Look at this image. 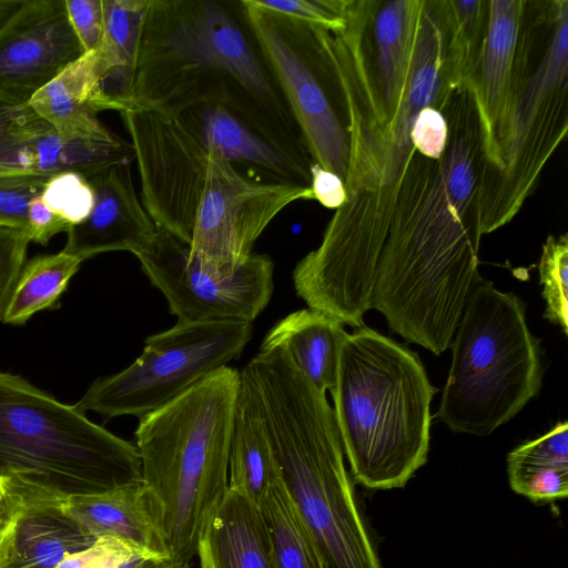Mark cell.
<instances>
[{
	"label": "cell",
	"mask_w": 568,
	"mask_h": 568,
	"mask_svg": "<svg viewBox=\"0 0 568 568\" xmlns=\"http://www.w3.org/2000/svg\"><path fill=\"white\" fill-rule=\"evenodd\" d=\"M442 156L415 148L396 180L371 307L406 342L439 355L450 347L478 273L483 236L478 178L483 126L469 103L449 105Z\"/></svg>",
	"instance_id": "cell-1"
},
{
	"label": "cell",
	"mask_w": 568,
	"mask_h": 568,
	"mask_svg": "<svg viewBox=\"0 0 568 568\" xmlns=\"http://www.w3.org/2000/svg\"><path fill=\"white\" fill-rule=\"evenodd\" d=\"M235 6L213 0H150L132 106L180 115L195 105L221 104L283 148L310 158L240 1Z\"/></svg>",
	"instance_id": "cell-2"
},
{
	"label": "cell",
	"mask_w": 568,
	"mask_h": 568,
	"mask_svg": "<svg viewBox=\"0 0 568 568\" xmlns=\"http://www.w3.org/2000/svg\"><path fill=\"white\" fill-rule=\"evenodd\" d=\"M240 374L256 396L281 479L326 568H382L326 395L280 348L260 351Z\"/></svg>",
	"instance_id": "cell-3"
},
{
	"label": "cell",
	"mask_w": 568,
	"mask_h": 568,
	"mask_svg": "<svg viewBox=\"0 0 568 568\" xmlns=\"http://www.w3.org/2000/svg\"><path fill=\"white\" fill-rule=\"evenodd\" d=\"M568 132V1L526 0L505 106L483 142L481 234L520 211Z\"/></svg>",
	"instance_id": "cell-4"
},
{
	"label": "cell",
	"mask_w": 568,
	"mask_h": 568,
	"mask_svg": "<svg viewBox=\"0 0 568 568\" xmlns=\"http://www.w3.org/2000/svg\"><path fill=\"white\" fill-rule=\"evenodd\" d=\"M437 390L406 346L365 325L347 333L329 393L356 484L403 488L426 464Z\"/></svg>",
	"instance_id": "cell-5"
},
{
	"label": "cell",
	"mask_w": 568,
	"mask_h": 568,
	"mask_svg": "<svg viewBox=\"0 0 568 568\" xmlns=\"http://www.w3.org/2000/svg\"><path fill=\"white\" fill-rule=\"evenodd\" d=\"M345 202L327 223L321 244L293 271L297 295L310 308L361 327L372 308L376 265L385 243L396 180L413 144L396 141L379 111L353 108Z\"/></svg>",
	"instance_id": "cell-6"
},
{
	"label": "cell",
	"mask_w": 568,
	"mask_h": 568,
	"mask_svg": "<svg viewBox=\"0 0 568 568\" xmlns=\"http://www.w3.org/2000/svg\"><path fill=\"white\" fill-rule=\"evenodd\" d=\"M241 390L224 366L140 418L142 481L156 499L172 559L191 562L211 513L229 489V458Z\"/></svg>",
	"instance_id": "cell-7"
},
{
	"label": "cell",
	"mask_w": 568,
	"mask_h": 568,
	"mask_svg": "<svg viewBox=\"0 0 568 568\" xmlns=\"http://www.w3.org/2000/svg\"><path fill=\"white\" fill-rule=\"evenodd\" d=\"M0 476L23 499H67L142 480L134 444L1 371Z\"/></svg>",
	"instance_id": "cell-8"
},
{
	"label": "cell",
	"mask_w": 568,
	"mask_h": 568,
	"mask_svg": "<svg viewBox=\"0 0 568 568\" xmlns=\"http://www.w3.org/2000/svg\"><path fill=\"white\" fill-rule=\"evenodd\" d=\"M436 417L453 432L486 436L515 417L542 385L540 341L526 306L479 274L455 331Z\"/></svg>",
	"instance_id": "cell-9"
},
{
	"label": "cell",
	"mask_w": 568,
	"mask_h": 568,
	"mask_svg": "<svg viewBox=\"0 0 568 568\" xmlns=\"http://www.w3.org/2000/svg\"><path fill=\"white\" fill-rule=\"evenodd\" d=\"M256 45L280 88L312 160L344 182L349 153L332 33L241 0Z\"/></svg>",
	"instance_id": "cell-10"
},
{
	"label": "cell",
	"mask_w": 568,
	"mask_h": 568,
	"mask_svg": "<svg viewBox=\"0 0 568 568\" xmlns=\"http://www.w3.org/2000/svg\"><path fill=\"white\" fill-rule=\"evenodd\" d=\"M252 329L244 322H178L146 337L130 366L94 381L74 406L105 419L125 415L140 419L237 359Z\"/></svg>",
	"instance_id": "cell-11"
},
{
	"label": "cell",
	"mask_w": 568,
	"mask_h": 568,
	"mask_svg": "<svg viewBox=\"0 0 568 568\" xmlns=\"http://www.w3.org/2000/svg\"><path fill=\"white\" fill-rule=\"evenodd\" d=\"M135 256L179 323L253 324L273 293L274 264L267 255L252 253L233 272L221 273L202 264L189 243L158 229Z\"/></svg>",
	"instance_id": "cell-12"
},
{
	"label": "cell",
	"mask_w": 568,
	"mask_h": 568,
	"mask_svg": "<svg viewBox=\"0 0 568 568\" xmlns=\"http://www.w3.org/2000/svg\"><path fill=\"white\" fill-rule=\"evenodd\" d=\"M131 136L141 203L158 229L191 243L209 153L179 115L132 106L120 113Z\"/></svg>",
	"instance_id": "cell-13"
},
{
	"label": "cell",
	"mask_w": 568,
	"mask_h": 568,
	"mask_svg": "<svg viewBox=\"0 0 568 568\" xmlns=\"http://www.w3.org/2000/svg\"><path fill=\"white\" fill-rule=\"evenodd\" d=\"M190 243L201 263L221 273L233 272L252 254L258 236L287 205L312 200L311 187L255 181L214 152Z\"/></svg>",
	"instance_id": "cell-14"
},
{
	"label": "cell",
	"mask_w": 568,
	"mask_h": 568,
	"mask_svg": "<svg viewBox=\"0 0 568 568\" xmlns=\"http://www.w3.org/2000/svg\"><path fill=\"white\" fill-rule=\"evenodd\" d=\"M84 53L65 0H24L0 30V101L27 105Z\"/></svg>",
	"instance_id": "cell-15"
},
{
	"label": "cell",
	"mask_w": 568,
	"mask_h": 568,
	"mask_svg": "<svg viewBox=\"0 0 568 568\" xmlns=\"http://www.w3.org/2000/svg\"><path fill=\"white\" fill-rule=\"evenodd\" d=\"M133 160V145L116 134L63 139L28 104L0 101V175L72 171L88 179Z\"/></svg>",
	"instance_id": "cell-16"
},
{
	"label": "cell",
	"mask_w": 568,
	"mask_h": 568,
	"mask_svg": "<svg viewBox=\"0 0 568 568\" xmlns=\"http://www.w3.org/2000/svg\"><path fill=\"white\" fill-rule=\"evenodd\" d=\"M88 181L94 193L93 209L67 231L62 252L81 261L112 251L142 252L158 227L136 195L130 164L110 166Z\"/></svg>",
	"instance_id": "cell-17"
},
{
	"label": "cell",
	"mask_w": 568,
	"mask_h": 568,
	"mask_svg": "<svg viewBox=\"0 0 568 568\" xmlns=\"http://www.w3.org/2000/svg\"><path fill=\"white\" fill-rule=\"evenodd\" d=\"M207 152L243 164L271 182L310 187L312 160L283 148L221 104H200L180 115Z\"/></svg>",
	"instance_id": "cell-18"
},
{
	"label": "cell",
	"mask_w": 568,
	"mask_h": 568,
	"mask_svg": "<svg viewBox=\"0 0 568 568\" xmlns=\"http://www.w3.org/2000/svg\"><path fill=\"white\" fill-rule=\"evenodd\" d=\"M63 505L97 538L124 540L150 560L172 558L159 504L142 480L99 494L69 497Z\"/></svg>",
	"instance_id": "cell-19"
},
{
	"label": "cell",
	"mask_w": 568,
	"mask_h": 568,
	"mask_svg": "<svg viewBox=\"0 0 568 568\" xmlns=\"http://www.w3.org/2000/svg\"><path fill=\"white\" fill-rule=\"evenodd\" d=\"M150 0H102L103 38L93 51L94 87L91 105L97 113L130 109L141 38Z\"/></svg>",
	"instance_id": "cell-20"
},
{
	"label": "cell",
	"mask_w": 568,
	"mask_h": 568,
	"mask_svg": "<svg viewBox=\"0 0 568 568\" xmlns=\"http://www.w3.org/2000/svg\"><path fill=\"white\" fill-rule=\"evenodd\" d=\"M200 568H274L258 508L227 489L199 538Z\"/></svg>",
	"instance_id": "cell-21"
},
{
	"label": "cell",
	"mask_w": 568,
	"mask_h": 568,
	"mask_svg": "<svg viewBox=\"0 0 568 568\" xmlns=\"http://www.w3.org/2000/svg\"><path fill=\"white\" fill-rule=\"evenodd\" d=\"M526 0L487 1V24L470 82L484 136L498 120L515 68Z\"/></svg>",
	"instance_id": "cell-22"
},
{
	"label": "cell",
	"mask_w": 568,
	"mask_h": 568,
	"mask_svg": "<svg viewBox=\"0 0 568 568\" xmlns=\"http://www.w3.org/2000/svg\"><path fill=\"white\" fill-rule=\"evenodd\" d=\"M64 499L27 498L4 568H57L97 539L64 508Z\"/></svg>",
	"instance_id": "cell-23"
},
{
	"label": "cell",
	"mask_w": 568,
	"mask_h": 568,
	"mask_svg": "<svg viewBox=\"0 0 568 568\" xmlns=\"http://www.w3.org/2000/svg\"><path fill=\"white\" fill-rule=\"evenodd\" d=\"M346 335L341 322L308 307L278 321L263 338L260 351L282 349L315 388L325 394L335 385Z\"/></svg>",
	"instance_id": "cell-24"
},
{
	"label": "cell",
	"mask_w": 568,
	"mask_h": 568,
	"mask_svg": "<svg viewBox=\"0 0 568 568\" xmlns=\"http://www.w3.org/2000/svg\"><path fill=\"white\" fill-rule=\"evenodd\" d=\"M423 0L371 1L373 74L387 120L396 113L409 72Z\"/></svg>",
	"instance_id": "cell-25"
},
{
	"label": "cell",
	"mask_w": 568,
	"mask_h": 568,
	"mask_svg": "<svg viewBox=\"0 0 568 568\" xmlns=\"http://www.w3.org/2000/svg\"><path fill=\"white\" fill-rule=\"evenodd\" d=\"M277 478L280 470L258 402L251 385L241 377L229 458V489L258 506Z\"/></svg>",
	"instance_id": "cell-26"
},
{
	"label": "cell",
	"mask_w": 568,
	"mask_h": 568,
	"mask_svg": "<svg viewBox=\"0 0 568 568\" xmlns=\"http://www.w3.org/2000/svg\"><path fill=\"white\" fill-rule=\"evenodd\" d=\"M93 51L85 52L40 89L28 105L63 139L110 138L91 105Z\"/></svg>",
	"instance_id": "cell-27"
},
{
	"label": "cell",
	"mask_w": 568,
	"mask_h": 568,
	"mask_svg": "<svg viewBox=\"0 0 568 568\" xmlns=\"http://www.w3.org/2000/svg\"><path fill=\"white\" fill-rule=\"evenodd\" d=\"M511 489L534 503L564 499L568 494V423L526 442L507 455Z\"/></svg>",
	"instance_id": "cell-28"
},
{
	"label": "cell",
	"mask_w": 568,
	"mask_h": 568,
	"mask_svg": "<svg viewBox=\"0 0 568 568\" xmlns=\"http://www.w3.org/2000/svg\"><path fill=\"white\" fill-rule=\"evenodd\" d=\"M274 568H326L318 546L281 476L257 506Z\"/></svg>",
	"instance_id": "cell-29"
},
{
	"label": "cell",
	"mask_w": 568,
	"mask_h": 568,
	"mask_svg": "<svg viewBox=\"0 0 568 568\" xmlns=\"http://www.w3.org/2000/svg\"><path fill=\"white\" fill-rule=\"evenodd\" d=\"M81 263L62 251L30 260L19 274L0 321L20 325L39 311L57 307Z\"/></svg>",
	"instance_id": "cell-30"
},
{
	"label": "cell",
	"mask_w": 568,
	"mask_h": 568,
	"mask_svg": "<svg viewBox=\"0 0 568 568\" xmlns=\"http://www.w3.org/2000/svg\"><path fill=\"white\" fill-rule=\"evenodd\" d=\"M449 60L454 87L470 85L487 24V1L447 0Z\"/></svg>",
	"instance_id": "cell-31"
},
{
	"label": "cell",
	"mask_w": 568,
	"mask_h": 568,
	"mask_svg": "<svg viewBox=\"0 0 568 568\" xmlns=\"http://www.w3.org/2000/svg\"><path fill=\"white\" fill-rule=\"evenodd\" d=\"M542 297L546 301L544 317L568 333V237L549 235L542 245L538 264Z\"/></svg>",
	"instance_id": "cell-32"
},
{
	"label": "cell",
	"mask_w": 568,
	"mask_h": 568,
	"mask_svg": "<svg viewBox=\"0 0 568 568\" xmlns=\"http://www.w3.org/2000/svg\"><path fill=\"white\" fill-rule=\"evenodd\" d=\"M45 205L69 229L84 221L94 204V193L88 179L80 173L64 171L48 180L42 193Z\"/></svg>",
	"instance_id": "cell-33"
},
{
	"label": "cell",
	"mask_w": 568,
	"mask_h": 568,
	"mask_svg": "<svg viewBox=\"0 0 568 568\" xmlns=\"http://www.w3.org/2000/svg\"><path fill=\"white\" fill-rule=\"evenodd\" d=\"M51 175H0V226L27 233L28 206L40 195Z\"/></svg>",
	"instance_id": "cell-34"
},
{
	"label": "cell",
	"mask_w": 568,
	"mask_h": 568,
	"mask_svg": "<svg viewBox=\"0 0 568 568\" xmlns=\"http://www.w3.org/2000/svg\"><path fill=\"white\" fill-rule=\"evenodd\" d=\"M267 10L337 32L346 26L351 0H254Z\"/></svg>",
	"instance_id": "cell-35"
},
{
	"label": "cell",
	"mask_w": 568,
	"mask_h": 568,
	"mask_svg": "<svg viewBox=\"0 0 568 568\" xmlns=\"http://www.w3.org/2000/svg\"><path fill=\"white\" fill-rule=\"evenodd\" d=\"M145 560L150 559L135 546L102 536L83 551L67 557L57 568H133Z\"/></svg>",
	"instance_id": "cell-36"
},
{
	"label": "cell",
	"mask_w": 568,
	"mask_h": 568,
	"mask_svg": "<svg viewBox=\"0 0 568 568\" xmlns=\"http://www.w3.org/2000/svg\"><path fill=\"white\" fill-rule=\"evenodd\" d=\"M29 242L27 233L0 226V317L24 265Z\"/></svg>",
	"instance_id": "cell-37"
},
{
	"label": "cell",
	"mask_w": 568,
	"mask_h": 568,
	"mask_svg": "<svg viewBox=\"0 0 568 568\" xmlns=\"http://www.w3.org/2000/svg\"><path fill=\"white\" fill-rule=\"evenodd\" d=\"M447 138V122L440 111L428 106L418 112L410 130V140L418 153L429 159H439Z\"/></svg>",
	"instance_id": "cell-38"
},
{
	"label": "cell",
	"mask_w": 568,
	"mask_h": 568,
	"mask_svg": "<svg viewBox=\"0 0 568 568\" xmlns=\"http://www.w3.org/2000/svg\"><path fill=\"white\" fill-rule=\"evenodd\" d=\"M70 23L85 52L100 48L103 38L102 0H65Z\"/></svg>",
	"instance_id": "cell-39"
},
{
	"label": "cell",
	"mask_w": 568,
	"mask_h": 568,
	"mask_svg": "<svg viewBox=\"0 0 568 568\" xmlns=\"http://www.w3.org/2000/svg\"><path fill=\"white\" fill-rule=\"evenodd\" d=\"M22 508L20 493L0 476V568L6 567Z\"/></svg>",
	"instance_id": "cell-40"
},
{
	"label": "cell",
	"mask_w": 568,
	"mask_h": 568,
	"mask_svg": "<svg viewBox=\"0 0 568 568\" xmlns=\"http://www.w3.org/2000/svg\"><path fill=\"white\" fill-rule=\"evenodd\" d=\"M28 225L30 242L41 245H47L52 236L69 230V225L45 205L41 194L29 203Z\"/></svg>",
	"instance_id": "cell-41"
},
{
	"label": "cell",
	"mask_w": 568,
	"mask_h": 568,
	"mask_svg": "<svg viewBox=\"0 0 568 568\" xmlns=\"http://www.w3.org/2000/svg\"><path fill=\"white\" fill-rule=\"evenodd\" d=\"M310 173L313 199L325 207L338 209L346 200L342 179L315 162L311 163Z\"/></svg>",
	"instance_id": "cell-42"
},
{
	"label": "cell",
	"mask_w": 568,
	"mask_h": 568,
	"mask_svg": "<svg viewBox=\"0 0 568 568\" xmlns=\"http://www.w3.org/2000/svg\"><path fill=\"white\" fill-rule=\"evenodd\" d=\"M24 0H0V30L11 20Z\"/></svg>",
	"instance_id": "cell-43"
},
{
	"label": "cell",
	"mask_w": 568,
	"mask_h": 568,
	"mask_svg": "<svg viewBox=\"0 0 568 568\" xmlns=\"http://www.w3.org/2000/svg\"><path fill=\"white\" fill-rule=\"evenodd\" d=\"M133 568H192L191 562L176 561L172 558L165 560H145Z\"/></svg>",
	"instance_id": "cell-44"
}]
</instances>
